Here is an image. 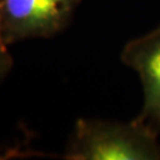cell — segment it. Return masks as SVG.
I'll return each instance as SVG.
<instances>
[{
  "label": "cell",
  "mask_w": 160,
  "mask_h": 160,
  "mask_svg": "<svg viewBox=\"0 0 160 160\" xmlns=\"http://www.w3.org/2000/svg\"><path fill=\"white\" fill-rule=\"evenodd\" d=\"M158 132L134 119L128 123L80 119L64 158L69 160H158Z\"/></svg>",
  "instance_id": "1"
},
{
  "label": "cell",
  "mask_w": 160,
  "mask_h": 160,
  "mask_svg": "<svg viewBox=\"0 0 160 160\" xmlns=\"http://www.w3.org/2000/svg\"><path fill=\"white\" fill-rule=\"evenodd\" d=\"M81 0H0V38L6 44L46 38L68 25Z\"/></svg>",
  "instance_id": "2"
},
{
  "label": "cell",
  "mask_w": 160,
  "mask_h": 160,
  "mask_svg": "<svg viewBox=\"0 0 160 160\" xmlns=\"http://www.w3.org/2000/svg\"><path fill=\"white\" fill-rule=\"evenodd\" d=\"M121 61L137 71L142 83V112L135 119L160 131V25L129 40L121 51Z\"/></svg>",
  "instance_id": "3"
},
{
  "label": "cell",
  "mask_w": 160,
  "mask_h": 160,
  "mask_svg": "<svg viewBox=\"0 0 160 160\" xmlns=\"http://www.w3.org/2000/svg\"><path fill=\"white\" fill-rule=\"evenodd\" d=\"M13 67V58L7 49V44L0 38V82L5 78Z\"/></svg>",
  "instance_id": "4"
}]
</instances>
